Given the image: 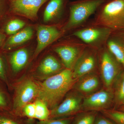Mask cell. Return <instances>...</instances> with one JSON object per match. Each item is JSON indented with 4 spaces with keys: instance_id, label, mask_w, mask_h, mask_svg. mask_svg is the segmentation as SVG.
<instances>
[{
    "instance_id": "cell-10",
    "label": "cell",
    "mask_w": 124,
    "mask_h": 124,
    "mask_svg": "<svg viewBox=\"0 0 124 124\" xmlns=\"http://www.w3.org/2000/svg\"><path fill=\"white\" fill-rule=\"evenodd\" d=\"M39 87L32 80L28 79L19 84L16 89L13 108H23L38 95Z\"/></svg>"
},
{
    "instance_id": "cell-19",
    "label": "cell",
    "mask_w": 124,
    "mask_h": 124,
    "mask_svg": "<svg viewBox=\"0 0 124 124\" xmlns=\"http://www.w3.org/2000/svg\"><path fill=\"white\" fill-rule=\"evenodd\" d=\"M113 85L114 100L117 105H122L124 102V70L117 78Z\"/></svg>"
},
{
    "instance_id": "cell-21",
    "label": "cell",
    "mask_w": 124,
    "mask_h": 124,
    "mask_svg": "<svg viewBox=\"0 0 124 124\" xmlns=\"http://www.w3.org/2000/svg\"><path fill=\"white\" fill-rule=\"evenodd\" d=\"M34 103L35 105V118L38 119L40 121L49 119L50 112L46 104L39 99L37 100Z\"/></svg>"
},
{
    "instance_id": "cell-25",
    "label": "cell",
    "mask_w": 124,
    "mask_h": 124,
    "mask_svg": "<svg viewBox=\"0 0 124 124\" xmlns=\"http://www.w3.org/2000/svg\"><path fill=\"white\" fill-rule=\"evenodd\" d=\"M24 115L31 119L35 118V103H29L23 108Z\"/></svg>"
},
{
    "instance_id": "cell-3",
    "label": "cell",
    "mask_w": 124,
    "mask_h": 124,
    "mask_svg": "<svg viewBox=\"0 0 124 124\" xmlns=\"http://www.w3.org/2000/svg\"><path fill=\"white\" fill-rule=\"evenodd\" d=\"M104 1V0H85L72 5L69 19L63 28V31L77 28L82 25Z\"/></svg>"
},
{
    "instance_id": "cell-1",
    "label": "cell",
    "mask_w": 124,
    "mask_h": 124,
    "mask_svg": "<svg viewBox=\"0 0 124 124\" xmlns=\"http://www.w3.org/2000/svg\"><path fill=\"white\" fill-rule=\"evenodd\" d=\"M72 70L66 69L48 78L39 87V99L53 110L73 88L76 81Z\"/></svg>"
},
{
    "instance_id": "cell-28",
    "label": "cell",
    "mask_w": 124,
    "mask_h": 124,
    "mask_svg": "<svg viewBox=\"0 0 124 124\" xmlns=\"http://www.w3.org/2000/svg\"><path fill=\"white\" fill-rule=\"evenodd\" d=\"M0 124H18L14 121L5 116H0Z\"/></svg>"
},
{
    "instance_id": "cell-4",
    "label": "cell",
    "mask_w": 124,
    "mask_h": 124,
    "mask_svg": "<svg viewBox=\"0 0 124 124\" xmlns=\"http://www.w3.org/2000/svg\"><path fill=\"white\" fill-rule=\"evenodd\" d=\"M99 55L100 74L103 82L106 88L111 90L117 78L123 71V67L106 46L99 50Z\"/></svg>"
},
{
    "instance_id": "cell-23",
    "label": "cell",
    "mask_w": 124,
    "mask_h": 124,
    "mask_svg": "<svg viewBox=\"0 0 124 124\" xmlns=\"http://www.w3.org/2000/svg\"><path fill=\"white\" fill-rule=\"evenodd\" d=\"M25 25V22L20 19H15L10 20L6 26V32L8 35H14L22 28Z\"/></svg>"
},
{
    "instance_id": "cell-2",
    "label": "cell",
    "mask_w": 124,
    "mask_h": 124,
    "mask_svg": "<svg viewBox=\"0 0 124 124\" xmlns=\"http://www.w3.org/2000/svg\"><path fill=\"white\" fill-rule=\"evenodd\" d=\"M92 25L108 28L113 31H124V0H113L105 5Z\"/></svg>"
},
{
    "instance_id": "cell-32",
    "label": "cell",
    "mask_w": 124,
    "mask_h": 124,
    "mask_svg": "<svg viewBox=\"0 0 124 124\" xmlns=\"http://www.w3.org/2000/svg\"><path fill=\"white\" fill-rule=\"evenodd\" d=\"M27 124H34L33 122V119L29 118V119L27 122Z\"/></svg>"
},
{
    "instance_id": "cell-16",
    "label": "cell",
    "mask_w": 124,
    "mask_h": 124,
    "mask_svg": "<svg viewBox=\"0 0 124 124\" xmlns=\"http://www.w3.org/2000/svg\"><path fill=\"white\" fill-rule=\"evenodd\" d=\"M62 66L57 60L53 55H49L45 58L38 67V71L44 75L49 76L59 72Z\"/></svg>"
},
{
    "instance_id": "cell-22",
    "label": "cell",
    "mask_w": 124,
    "mask_h": 124,
    "mask_svg": "<svg viewBox=\"0 0 124 124\" xmlns=\"http://www.w3.org/2000/svg\"><path fill=\"white\" fill-rule=\"evenodd\" d=\"M101 112L103 115L116 124H124V111L107 109Z\"/></svg>"
},
{
    "instance_id": "cell-8",
    "label": "cell",
    "mask_w": 124,
    "mask_h": 124,
    "mask_svg": "<svg viewBox=\"0 0 124 124\" xmlns=\"http://www.w3.org/2000/svg\"><path fill=\"white\" fill-rule=\"evenodd\" d=\"M83 96L75 91L67 96L62 103L52 110L50 116L52 118H61L76 115L82 111Z\"/></svg>"
},
{
    "instance_id": "cell-6",
    "label": "cell",
    "mask_w": 124,
    "mask_h": 124,
    "mask_svg": "<svg viewBox=\"0 0 124 124\" xmlns=\"http://www.w3.org/2000/svg\"><path fill=\"white\" fill-rule=\"evenodd\" d=\"M99 50L87 46L77 60L72 70L76 79L86 74L94 72L97 67Z\"/></svg>"
},
{
    "instance_id": "cell-26",
    "label": "cell",
    "mask_w": 124,
    "mask_h": 124,
    "mask_svg": "<svg viewBox=\"0 0 124 124\" xmlns=\"http://www.w3.org/2000/svg\"><path fill=\"white\" fill-rule=\"evenodd\" d=\"M94 124H116L105 116H97Z\"/></svg>"
},
{
    "instance_id": "cell-15",
    "label": "cell",
    "mask_w": 124,
    "mask_h": 124,
    "mask_svg": "<svg viewBox=\"0 0 124 124\" xmlns=\"http://www.w3.org/2000/svg\"><path fill=\"white\" fill-rule=\"evenodd\" d=\"M33 34L32 28L30 27H26L11 36L5 43L4 48L8 49L24 43L30 39Z\"/></svg>"
},
{
    "instance_id": "cell-11",
    "label": "cell",
    "mask_w": 124,
    "mask_h": 124,
    "mask_svg": "<svg viewBox=\"0 0 124 124\" xmlns=\"http://www.w3.org/2000/svg\"><path fill=\"white\" fill-rule=\"evenodd\" d=\"M47 0H10V10L16 14L35 19L40 8Z\"/></svg>"
},
{
    "instance_id": "cell-24",
    "label": "cell",
    "mask_w": 124,
    "mask_h": 124,
    "mask_svg": "<svg viewBox=\"0 0 124 124\" xmlns=\"http://www.w3.org/2000/svg\"><path fill=\"white\" fill-rule=\"evenodd\" d=\"M74 117L61 119H52L40 121L38 124H71Z\"/></svg>"
},
{
    "instance_id": "cell-30",
    "label": "cell",
    "mask_w": 124,
    "mask_h": 124,
    "mask_svg": "<svg viewBox=\"0 0 124 124\" xmlns=\"http://www.w3.org/2000/svg\"><path fill=\"white\" fill-rule=\"evenodd\" d=\"M5 0H0V16L3 13L4 9Z\"/></svg>"
},
{
    "instance_id": "cell-9",
    "label": "cell",
    "mask_w": 124,
    "mask_h": 124,
    "mask_svg": "<svg viewBox=\"0 0 124 124\" xmlns=\"http://www.w3.org/2000/svg\"><path fill=\"white\" fill-rule=\"evenodd\" d=\"M87 46L83 42L77 41L71 44L57 46L54 51L60 57L66 69L72 70L77 60Z\"/></svg>"
},
{
    "instance_id": "cell-7",
    "label": "cell",
    "mask_w": 124,
    "mask_h": 124,
    "mask_svg": "<svg viewBox=\"0 0 124 124\" xmlns=\"http://www.w3.org/2000/svg\"><path fill=\"white\" fill-rule=\"evenodd\" d=\"M114 100L111 90L106 88L95 91L83 98L82 110L101 112L108 109Z\"/></svg>"
},
{
    "instance_id": "cell-29",
    "label": "cell",
    "mask_w": 124,
    "mask_h": 124,
    "mask_svg": "<svg viewBox=\"0 0 124 124\" xmlns=\"http://www.w3.org/2000/svg\"><path fill=\"white\" fill-rule=\"evenodd\" d=\"M7 102L4 95L2 92L0 90V107H3L6 106Z\"/></svg>"
},
{
    "instance_id": "cell-31",
    "label": "cell",
    "mask_w": 124,
    "mask_h": 124,
    "mask_svg": "<svg viewBox=\"0 0 124 124\" xmlns=\"http://www.w3.org/2000/svg\"><path fill=\"white\" fill-rule=\"evenodd\" d=\"M4 39V36L0 32V44L3 41Z\"/></svg>"
},
{
    "instance_id": "cell-12",
    "label": "cell",
    "mask_w": 124,
    "mask_h": 124,
    "mask_svg": "<svg viewBox=\"0 0 124 124\" xmlns=\"http://www.w3.org/2000/svg\"><path fill=\"white\" fill-rule=\"evenodd\" d=\"M62 32L56 27L40 25L37 28V45L35 52L37 56L46 46L61 35Z\"/></svg>"
},
{
    "instance_id": "cell-14",
    "label": "cell",
    "mask_w": 124,
    "mask_h": 124,
    "mask_svg": "<svg viewBox=\"0 0 124 124\" xmlns=\"http://www.w3.org/2000/svg\"><path fill=\"white\" fill-rule=\"evenodd\" d=\"M106 46L124 68V37L113 35L112 32L107 40Z\"/></svg>"
},
{
    "instance_id": "cell-13",
    "label": "cell",
    "mask_w": 124,
    "mask_h": 124,
    "mask_svg": "<svg viewBox=\"0 0 124 124\" xmlns=\"http://www.w3.org/2000/svg\"><path fill=\"white\" fill-rule=\"evenodd\" d=\"M99 78L94 72L88 73L78 79L73 88L83 96H86L97 91L100 86Z\"/></svg>"
},
{
    "instance_id": "cell-33",
    "label": "cell",
    "mask_w": 124,
    "mask_h": 124,
    "mask_svg": "<svg viewBox=\"0 0 124 124\" xmlns=\"http://www.w3.org/2000/svg\"><path fill=\"white\" fill-rule=\"evenodd\" d=\"M120 111H124V102L123 103V104L121 105V108Z\"/></svg>"
},
{
    "instance_id": "cell-5",
    "label": "cell",
    "mask_w": 124,
    "mask_h": 124,
    "mask_svg": "<svg viewBox=\"0 0 124 124\" xmlns=\"http://www.w3.org/2000/svg\"><path fill=\"white\" fill-rule=\"evenodd\" d=\"M113 32L108 28L92 25L78 29L72 35L88 46L99 50L106 46L107 40Z\"/></svg>"
},
{
    "instance_id": "cell-18",
    "label": "cell",
    "mask_w": 124,
    "mask_h": 124,
    "mask_svg": "<svg viewBox=\"0 0 124 124\" xmlns=\"http://www.w3.org/2000/svg\"><path fill=\"white\" fill-rule=\"evenodd\" d=\"M63 0H51L47 5L44 12L43 19L47 23L56 17L62 11Z\"/></svg>"
},
{
    "instance_id": "cell-20",
    "label": "cell",
    "mask_w": 124,
    "mask_h": 124,
    "mask_svg": "<svg viewBox=\"0 0 124 124\" xmlns=\"http://www.w3.org/2000/svg\"><path fill=\"white\" fill-rule=\"evenodd\" d=\"M97 112L82 111L73 117L72 124H94Z\"/></svg>"
},
{
    "instance_id": "cell-17",
    "label": "cell",
    "mask_w": 124,
    "mask_h": 124,
    "mask_svg": "<svg viewBox=\"0 0 124 124\" xmlns=\"http://www.w3.org/2000/svg\"><path fill=\"white\" fill-rule=\"evenodd\" d=\"M28 57V51L25 49H20L11 54L10 62L14 72L17 73L24 68L27 64Z\"/></svg>"
},
{
    "instance_id": "cell-27",
    "label": "cell",
    "mask_w": 124,
    "mask_h": 124,
    "mask_svg": "<svg viewBox=\"0 0 124 124\" xmlns=\"http://www.w3.org/2000/svg\"><path fill=\"white\" fill-rule=\"evenodd\" d=\"M0 78L4 81L6 80V77L4 63L2 59L0 57Z\"/></svg>"
}]
</instances>
